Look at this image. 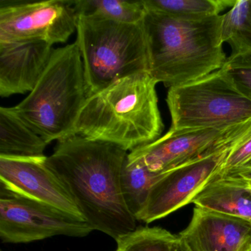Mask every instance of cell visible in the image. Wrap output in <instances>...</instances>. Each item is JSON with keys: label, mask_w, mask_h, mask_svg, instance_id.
<instances>
[{"label": "cell", "mask_w": 251, "mask_h": 251, "mask_svg": "<svg viewBox=\"0 0 251 251\" xmlns=\"http://www.w3.org/2000/svg\"><path fill=\"white\" fill-rule=\"evenodd\" d=\"M127 155L113 144L73 135L58 141L53 153L46 158L47 165L64 183L86 223L116 242L138 227L120 183Z\"/></svg>", "instance_id": "cell-1"}, {"label": "cell", "mask_w": 251, "mask_h": 251, "mask_svg": "<svg viewBox=\"0 0 251 251\" xmlns=\"http://www.w3.org/2000/svg\"><path fill=\"white\" fill-rule=\"evenodd\" d=\"M222 24L223 15L183 19L146 10L150 75L170 89L221 70L227 60Z\"/></svg>", "instance_id": "cell-2"}, {"label": "cell", "mask_w": 251, "mask_h": 251, "mask_svg": "<svg viewBox=\"0 0 251 251\" xmlns=\"http://www.w3.org/2000/svg\"><path fill=\"white\" fill-rule=\"evenodd\" d=\"M157 82L149 73L119 79L86 98L73 135L134 151L161 137Z\"/></svg>", "instance_id": "cell-3"}, {"label": "cell", "mask_w": 251, "mask_h": 251, "mask_svg": "<svg viewBox=\"0 0 251 251\" xmlns=\"http://www.w3.org/2000/svg\"><path fill=\"white\" fill-rule=\"evenodd\" d=\"M86 98L83 61L75 42L54 50L34 89L14 108L49 144L72 136Z\"/></svg>", "instance_id": "cell-4"}, {"label": "cell", "mask_w": 251, "mask_h": 251, "mask_svg": "<svg viewBox=\"0 0 251 251\" xmlns=\"http://www.w3.org/2000/svg\"><path fill=\"white\" fill-rule=\"evenodd\" d=\"M76 30L87 98L119 79L149 73L142 23L126 24L79 16Z\"/></svg>", "instance_id": "cell-5"}, {"label": "cell", "mask_w": 251, "mask_h": 251, "mask_svg": "<svg viewBox=\"0 0 251 251\" xmlns=\"http://www.w3.org/2000/svg\"><path fill=\"white\" fill-rule=\"evenodd\" d=\"M170 130L230 128L251 120V100L222 71L169 89Z\"/></svg>", "instance_id": "cell-6"}, {"label": "cell", "mask_w": 251, "mask_h": 251, "mask_svg": "<svg viewBox=\"0 0 251 251\" xmlns=\"http://www.w3.org/2000/svg\"><path fill=\"white\" fill-rule=\"evenodd\" d=\"M251 127V120L239 125L221 144L204 155L167 171L154 184L137 221L147 224L192 203L211 180L218 177L227 152Z\"/></svg>", "instance_id": "cell-7"}, {"label": "cell", "mask_w": 251, "mask_h": 251, "mask_svg": "<svg viewBox=\"0 0 251 251\" xmlns=\"http://www.w3.org/2000/svg\"><path fill=\"white\" fill-rule=\"evenodd\" d=\"M89 223L44 202L0 190V239L29 243L56 236L84 237Z\"/></svg>", "instance_id": "cell-8"}, {"label": "cell", "mask_w": 251, "mask_h": 251, "mask_svg": "<svg viewBox=\"0 0 251 251\" xmlns=\"http://www.w3.org/2000/svg\"><path fill=\"white\" fill-rule=\"evenodd\" d=\"M74 1L0 2V42L65 43L77 30Z\"/></svg>", "instance_id": "cell-9"}, {"label": "cell", "mask_w": 251, "mask_h": 251, "mask_svg": "<svg viewBox=\"0 0 251 251\" xmlns=\"http://www.w3.org/2000/svg\"><path fill=\"white\" fill-rule=\"evenodd\" d=\"M46 158L0 156V190L48 204L86 221L64 183L47 165Z\"/></svg>", "instance_id": "cell-10"}, {"label": "cell", "mask_w": 251, "mask_h": 251, "mask_svg": "<svg viewBox=\"0 0 251 251\" xmlns=\"http://www.w3.org/2000/svg\"><path fill=\"white\" fill-rule=\"evenodd\" d=\"M236 126L223 130H170L155 142L131 151L127 161L152 172L166 173L209 152L224 142Z\"/></svg>", "instance_id": "cell-11"}, {"label": "cell", "mask_w": 251, "mask_h": 251, "mask_svg": "<svg viewBox=\"0 0 251 251\" xmlns=\"http://www.w3.org/2000/svg\"><path fill=\"white\" fill-rule=\"evenodd\" d=\"M178 236L192 251H249L251 223L195 205Z\"/></svg>", "instance_id": "cell-12"}, {"label": "cell", "mask_w": 251, "mask_h": 251, "mask_svg": "<svg viewBox=\"0 0 251 251\" xmlns=\"http://www.w3.org/2000/svg\"><path fill=\"white\" fill-rule=\"evenodd\" d=\"M52 46L42 41L0 42V96L33 91L49 64Z\"/></svg>", "instance_id": "cell-13"}, {"label": "cell", "mask_w": 251, "mask_h": 251, "mask_svg": "<svg viewBox=\"0 0 251 251\" xmlns=\"http://www.w3.org/2000/svg\"><path fill=\"white\" fill-rule=\"evenodd\" d=\"M192 203L251 223V193L246 188L226 177H216L209 182Z\"/></svg>", "instance_id": "cell-14"}, {"label": "cell", "mask_w": 251, "mask_h": 251, "mask_svg": "<svg viewBox=\"0 0 251 251\" xmlns=\"http://www.w3.org/2000/svg\"><path fill=\"white\" fill-rule=\"evenodd\" d=\"M14 111L0 108V156L42 157L48 146Z\"/></svg>", "instance_id": "cell-15"}, {"label": "cell", "mask_w": 251, "mask_h": 251, "mask_svg": "<svg viewBox=\"0 0 251 251\" xmlns=\"http://www.w3.org/2000/svg\"><path fill=\"white\" fill-rule=\"evenodd\" d=\"M166 173L152 172L126 159L120 177L122 194L127 209L135 218L143 210L152 186Z\"/></svg>", "instance_id": "cell-16"}, {"label": "cell", "mask_w": 251, "mask_h": 251, "mask_svg": "<svg viewBox=\"0 0 251 251\" xmlns=\"http://www.w3.org/2000/svg\"><path fill=\"white\" fill-rule=\"evenodd\" d=\"M77 16L110 20L126 24L142 23L145 10L142 0H76Z\"/></svg>", "instance_id": "cell-17"}, {"label": "cell", "mask_w": 251, "mask_h": 251, "mask_svg": "<svg viewBox=\"0 0 251 251\" xmlns=\"http://www.w3.org/2000/svg\"><path fill=\"white\" fill-rule=\"evenodd\" d=\"M222 39L230 45V55H251V0H236L223 14Z\"/></svg>", "instance_id": "cell-18"}, {"label": "cell", "mask_w": 251, "mask_h": 251, "mask_svg": "<svg viewBox=\"0 0 251 251\" xmlns=\"http://www.w3.org/2000/svg\"><path fill=\"white\" fill-rule=\"evenodd\" d=\"M147 11L183 19H202L220 15L236 0H142Z\"/></svg>", "instance_id": "cell-19"}, {"label": "cell", "mask_w": 251, "mask_h": 251, "mask_svg": "<svg viewBox=\"0 0 251 251\" xmlns=\"http://www.w3.org/2000/svg\"><path fill=\"white\" fill-rule=\"evenodd\" d=\"M178 235L159 227H139L117 241V251H175Z\"/></svg>", "instance_id": "cell-20"}, {"label": "cell", "mask_w": 251, "mask_h": 251, "mask_svg": "<svg viewBox=\"0 0 251 251\" xmlns=\"http://www.w3.org/2000/svg\"><path fill=\"white\" fill-rule=\"evenodd\" d=\"M221 70L251 100V55H230Z\"/></svg>", "instance_id": "cell-21"}, {"label": "cell", "mask_w": 251, "mask_h": 251, "mask_svg": "<svg viewBox=\"0 0 251 251\" xmlns=\"http://www.w3.org/2000/svg\"><path fill=\"white\" fill-rule=\"evenodd\" d=\"M251 161V127L233 144L226 155L219 176L227 172L242 168Z\"/></svg>", "instance_id": "cell-22"}, {"label": "cell", "mask_w": 251, "mask_h": 251, "mask_svg": "<svg viewBox=\"0 0 251 251\" xmlns=\"http://www.w3.org/2000/svg\"><path fill=\"white\" fill-rule=\"evenodd\" d=\"M220 177H226L241 186L251 187V161L245 167L227 172Z\"/></svg>", "instance_id": "cell-23"}, {"label": "cell", "mask_w": 251, "mask_h": 251, "mask_svg": "<svg viewBox=\"0 0 251 251\" xmlns=\"http://www.w3.org/2000/svg\"><path fill=\"white\" fill-rule=\"evenodd\" d=\"M175 251H192L189 249L186 243L179 237L178 242H177V246H176Z\"/></svg>", "instance_id": "cell-24"}, {"label": "cell", "mask_w": 251, "mask_h": 251, "mask_svg": "<svg viewBox=\"0 0 251 251\" xmlns=\"http://www.w3.org/2000/svg\"><path fill=\"white\" fill-rule=\"evenodd\" d=\"M244 187H245V186H244ZM247 189H248V191H249L250 193H251V187H245Z\"/></svg>", "instance_id": "cell-25"}, {"label": "cell", "mask_w": 251, "mask_h": 251, "mask_svg": "<svg viewBox=\"0 0 251 251\" xmlns=\"http://www.w3.org/2000/svg\"></svg>", "instance_id": "cell-26"}]
</instances>
